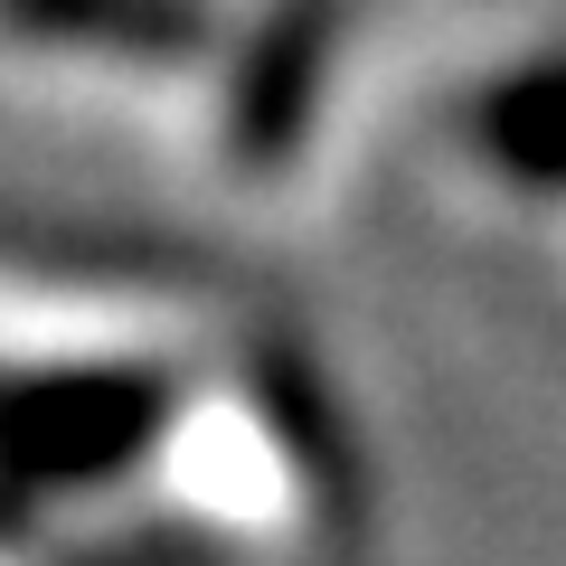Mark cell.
I'll return each instance as SVG.
<instances>
[{
	"label": "cell",
	"instance_id": "cell-1",
	"mask_svg": "<svg viewBox=\"0 0 566 566\" xmlns=\"http://www.w3.org/2000/svg\"><path fill=\"white\" fill-rule=\"evenodd\" d=\"M0 20L29 39H85V48H142V57H180L208 39L189 0H0Z\"/></svg>",
	"mask_w": 566,
	"mask_h": 566
}]
</instances>
